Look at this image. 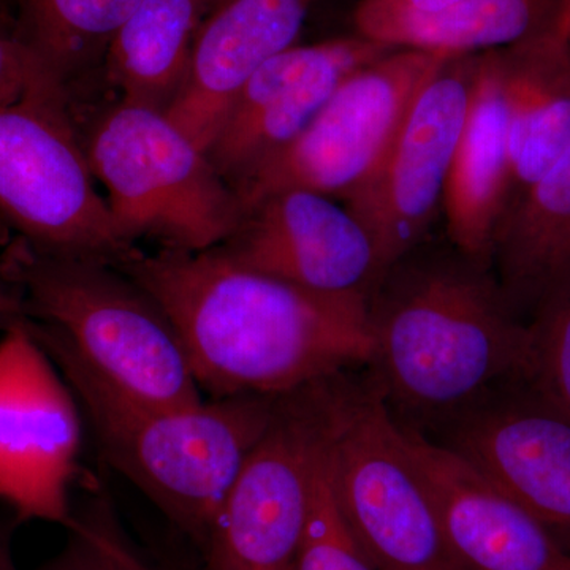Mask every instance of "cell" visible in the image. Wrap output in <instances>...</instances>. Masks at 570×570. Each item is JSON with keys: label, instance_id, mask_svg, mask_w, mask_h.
I'll return each instance as SVG.
<instances>
[{"label": "cell", "instance_id": "6da1fadb", "mask_svg": "<svg viewBox=\"0 0 570 570\" xmlns=\"http://www.w3.org/2000/svg\"><path fill=\"white\" fill-rule=\"evenodd\" d=\"M116 268L174 322L213 397L284 396L370 365L366 299L321 294L236 264L223 250L130 249Z\"/></svg>", "mask_w": 570, "mask_h": 570}, {"label": "cell", "instance_id": "7a4b0ae2", "mask_svg": "<svg viewBox=\"0 0 570 570\" xmlns=\"http://www.w3.org/2000/svg\"><path fill=\"white\" fill-rule=\"evenodd\" d=\"M367 309L373 382L389 409L417 422H452L505 381H530V326L487 266L459 250H412L390 266Z\"/></svg>", "mask_w": 570, "mask_h": 570}, {"label": "cell", "instance_id": "3957f363", "mask_svg": "<svg viewBox=\"0 0 570 570\" xmlns=\"http://www.w3.org/2000/svg\"><path fill=\"white\" fill-rule=\"evenodd\" d=\"M28 325L73 390L105 461L204 550L279 396L213 397L184 407L148 403L104 381L51 330Z\"/></svg>", "mask_w": 570, "mask_h": 570}, {"label": "cell", "instance_id": "277c9868", "mask_svg": "<svg viewBox=\"0 0 570 570\" xmlns=\"http://www.w3.org/2000/svg\"><path fill=\"white\" fill-rule=\"evenodd\" d=\"M7 269L26 318L56 333L112 387L184 407L202 387L174 322L110 262L40 253L21 243Z\"/></svg>", "mask_w": 570, "mask_h": 570}, {"label": "cell", "instance_id": "5b68a950", "mask_svg": "<svg viewBox=\"0 0 570 570\" xmlns=\"http://www.w3.org/2000/svg\"><path fill=\"white\" fill-rule=\"evenodd\" d=\"M86 153L129 245L153 238L165 249L204 253L245 220L208 151L163 110L121 100L96 124Z\"/></svg>", "mask_w": 570, "mask_h": 570}, {"label": "cell", "instance_id": "8992f818", "mask_svg": "<svg viewBox=\"0 0 570 570\" xmlns=\"http://www.w3.org/2000/svg\"><path fill=\"white\" fill-rule=\"evenodd\" d=\"M325 452L344 520L376 570H463L374 382H318Z\"/></svg>", "mask_w": 570, "mask_h": 570}, {"label": "cell", "instance_id": "52a82bcc", "mask_svg": "<svg viewBox=\"0 0 570 570\" xmlns=\"http://www.w3.org/2000/svg\"><path fill=\"white\" fill-rule=\"evenodd\" d=\"M0 216L45 254L115 262L135 247L97 190L59 82L0 104Z\"/></svg>", "mask_w": 570, "mask_h": 570}, {"label": "cell", "instance_id": "ba28073f", "mask_svg": "<svg viewBox=\"0 0 570 570\" xmlns=\"http://www.w3.org/2000/svg\"><path fill=\"white\" fill-rule=\"evenodd\" d=\"M449 58L395 48L355 70L305 132L236 184L245 212L291 189L346 200L376 170L420 89Z\"/></svg>", "mask_w": 570, "mask_h": 570}, {"label": "cell", "instance_id": "9c48e42d", "mask_svg": "<svg viewBox=\"0 0 570 570\" xmlns=\"http://www.w3.org/2000/svg\"><path fill=\"white\" fill-rule=\"evenodd\" d=\"M322 449L318 382L279 396L214 521L202 570H296Z\"/></svg>", "mask_w": 570, "mask_h": 570}, {"label": "cell", "instance_id": "30bf717a", "mask_svg": "<svg viewBox=\"0 0 570 570\" xmlns=\"http://www.w3.org/2000/svg\"><path fill=\"white\" fill-rule=\"evenodd\" d=\"M81 407L28 321L0 337V501L20 521L66 527L81 453Z\"/></svg>", "mask_w": 570, "mask_h": 570}, {"label": "cell", "instance_id": "8fae6325", "mask_svg": "<svg viewBox=\"0 0 570 570\" xmlns=\"http://www.w3.org/2000/svg\"><path fill=\"white\" fill-rule=\"evenodd\" d=\"M478 55L450 56L420 89L392 145L341 204L363 224L385 269L417 249L442 195L471 104Z\"/></svg>", "mask_w": 570, "mask_h": 570}, {"label": "cell", "instance_id": "7c38bea8", "mask_svg": "<svg viewBox=\"0 0 570 570\" xmlns=\"http://www.w3.org/2000/svg\"><path fill=\"white\" fill-rule=\"evenodd\" d=\"M217 249L254 272L366 302L387 273L373 238L346 205L305 189L258 202Z\"/></svg>", "mask_w": 570, "mask_h": 570}, {"label": "cell", "instance_id": "4fadbf2b", "mask_svg": "<svg viewBox=\"0 0 570 570\" xmlns=\"http://www.w3.org/2000/svg\"><path fill=\"white\" fill-rule=\"evenodd\" d=\"M392 50L355 33L281 51L236 96L208 149L214 167L235 189L305 132L346 78Z\"/></svg>", "mask_w": 570, "mask_h": 570}, {"label": "cell", "instance_id": "5bb4252c", "mask_svg": "<svg viewBox=\"0 0 570 570\" xmlns=\"http://www.w3.org/2000/svg\"><path fill=\"white\" fill-rule=\"evenodd\" d=\"M508 393L491 395L449 422L442 445L459 453L568 547L570 414L532 384L530 390Z\"/></svg>", "mask_w": 570, "mask_h": 570}, {"label": "cell", "instance_id": "9a60e30c", "mask_svg": "<svg viewBox=\"0 0 570 570\" xmlns=\"http://www.w3.org/2000/svg\"><path fill=\"white\" fill-rule=\"evenodd\" d=\"M404 449L463 570H566L570 549L459 453L401 425Z\"/></svg>", "mask_w": 570, "mask_h": 570}, {"label": "cell", "instance_id": "2e32d148", "mask_svg": "<svg viewBox=\"0 0 570 570\" xmlns=\"http://www.w3.org/2000/svg\"><path fill=\"white\" fill-rule=\"evenodd\" d=\"M318 0H223L195 37L189 71L167 115L208 151L250 77L294 47Z\"/></svg>", "mask_w": 570, "mask_h": 570}, {"label": "cell", "instance_id": "e0dca14e", "mask_svg": "<svg viewBox=\"0 0 570 570\" xmlns=\"http://www.w3.org/2000/svg\"><path fill=\"white\" fill-rule=\"evenodd\" d=\"M509 198L508 108L497 51L480 52L466 122L442 195L441 213L453 249L489 265Z\"/></svg>", "mask_w": 570, "mask_h": 570}, {"label": "cell", "instance_id": "ac0fdd59", "mask_svg": "<svg viewBox=\"0 0 570 570\" xmlns=\"http://www.w3.org/2000/svg\"><path fill=\"white\" fill-rule=\"evenodd\" d=\"M497 58L508 108L510 204L570 146V45L547 33L497 50Z\"/></svg>", "mask_w": 570, "mask_h": 570}, {"label": "cell", "instance_id": "d6986e66", "mask_svg": "<svg viewBox=\"0 0 570 570\" xmlns=\"http://www.w3.org/2000/svg\"><path fill=\"white\" fill-rule=\"evenodd\" d=\"M491 261L509 302H540L570 272V146L505 208Z\"/></svg>", "mask_w": 570, "mask_h": 570}, {"label": "cell", "instance_id": "ffe728a7", "mask_svg": "<svg viewBox=\"0 0 570 570\" xmlns=\"http://www.w3.org/2000/svg\"><path fill=\"white\" fill-rule=\"evenodd\" d=\"M206 13L205 0H140L105 52L122 100L167 111L186 81Z\"/></svg>", "mask_w": 570, "mask_h": 570}, {"label": "cell", "instance_id": "44dd1931", "mask_svg": "<svg viewBox=\"0 0 570 570\" xmlns=\"http://www.w3.org/2000/svg\"><path fill=\"white\" fill-rule=\"evenodd\" d=\"M562 0H461L428 14L385 18L355 29L389 48L480 55L553 33Z\"/></svg>", "mask_w": 570, "mask_h": 570}, {"label": "cell", "instance_id": "7402d4cb", "mask_svg": "<svg viewBox=\"0 0 570 570\" xmlns=\"http://www.w3.org/2000/svg\"><path fill=\"white\" fill-rule=\"evenodd\" d=\"M140 0H20V37L48 70L66 82L107 52Z\"/></svg>", "mask_w": 570, "mask_h": 570}, {"label": "cell", "instance_id": "603a6c76", "mask_svg": "<svg viewBox=\"0 0 570 570\" xmlns=\"http://www.w3.org/2000/svg\"><path fill=\"white\" fill-rule=\"evenodd\" d=\"M62 549L33 570H160L145 560L122 530L107 491L97 489L71 512Z\"/></svg>", "mask_w": 570, "mask_h": 570}, {"label": "cell", "instance_id": "cb8c5ba5", "mask_svg": "<svg viewBox=\"0 0 570 570\" xmlns=\"http://www.w3.org/2000/svg\"><path fill=\"white\" fill-rule=\"evenodd\" d=\"M296 570H376L337 505L326 463L325 431Z\"/></svg>", "mask_w": 570, "mask_h": 570}, {"label": "cell", "instance_id": "d4e9b609", "mask_svg": "<svg viewBox=\"0 0 570 570\" xmlns=\"http://www.w3.org/2000/svg\"><path fill=\"white\" fill-rule=\"evenodd\" d=\"M530 328L532 370L528 382L570 414V272L540 298Z\"/></svg>", "mask_w": 570, "mask_h": 570}, {"label": "cell", "instance_id": "484cf974", "mask_svg": "<svg viewBox=\"0 0 570 570\" xmlns=\"http://www.w3.org/2000/svg\"><path fill=\"white\" fill-rule=\"evenodd\" d=\"M48 82L62 85L20 37L0 32V104L13 102Z\"/></svg>", "mask_w": 570, "mask_h": 570}, {"label": "cell", "instance_id": "4316f807", "mask_svg": "<svg viewBox=\"0 0 570 570\" xmlns=\"http://www.w3.org/2000/svg\"><path fill=\"white\" fill-rule=\"evenodd\" d=\"M461 0H358L354 9L355 29L385 18L428 14L449 9Z\"/></svg>", "mask_w": 570, "mask_h": 570}, {"label": "cell", "instance_id": "83f0119b", "mask_svg": "<svg viewBox=\"0 0 570 570\" xmlns=\"http://www.w3.org/2000/svg\"><path fill=\"white\" fill-rule=\"evenodd\" d=\"M26 318L20 298L9 292L0 291V328H9L10 325Z\"/></svg>", "mask_w": 570, "mask_h": 570}, {"label": "cell", "instance_id": "f1b7e54d", "mask_svg": "<svg viewBox=\"0 0 570 570\" xmlns=\"http://www.w3.org/2000/svg\"><path fill=\"white\" fill-rule=\"evenodd\" d=\"M0 570H20L13 554V524L0 520Z\"/></svg>", "mask_w": 570, "mask_h": 570}, {"label": "cell", "instance_id": "f546056e", "mask_svg": "<svg viewBox=\"0 0 570 570\" xmlns=\"http://www.w3.org/2000/svg\"><path fill=\"white\" fill-rule=\"evenodd\" d=\"M163 570H202V568H197V566L189 564V562L183 561H170L165 562Z\"/></svg>", "mask_w": 570, "mask_h": 570}, {"label": "cell", "instance_id": "4dcf8cb0", "mask_svg": "<svg viewBox=\"0 0 570 570\" xmlns=\"http://www.w3.org/2000/svg\"><path fill=\"white\" fill-rule=\"evenodd\" d=\"M223 2V0H205L206 7H208V11L216 7L217 3Z\"/></svg>", "mask_w": 570, "mask_h": 570}, {"label": "cell", "instance_id": "1f68e13d", "mask_svg": "<svg viewBox=\"0 0 570 570\" xmlns=\"http://www.w3.org/2000/svg\"><path fill=\"white\" fill-rule=\"evenodd\" d=\"M566 570H570V568H569V569H566Z\"/></svg>", "mask_w": 570, "mask_h": 570}]
</instances>
